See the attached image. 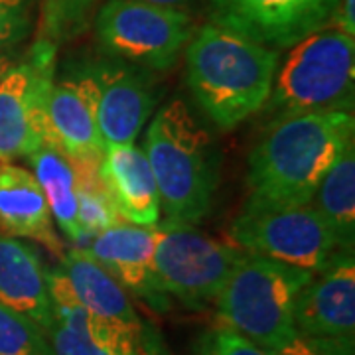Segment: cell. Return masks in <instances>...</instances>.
Segmentation results:
<instances>
[{"label": "cell", "mask_w": 355, "mask_h": 355, "mask_svg": "<svg viewBox=\"0 0 355 355\" xmlns=\"http://www.w3.org/2000/svg\"><path fill=\"white\" fill-rule=\"evenodd\" d=\"M355 144L349 111H312L270 123L249 156L251 205H304L320 180Z\"/></svg>", "instance_id": "cell-1"}, {"label": "cell", "mask_w": 355, "mask_h": 355, "mask_svg": "<svg viewBox=\"0 0 355 355\" xmlns=\"http://www.w3.org/2000/svg\"><path fill=\"white\" fill-rule=\"evenodd\" d=\"M279 69V51L227 28L202 26L186 46V81L193 101L221 130L265 107Z\"/></svg>", "instance_id": "cell-2"}, {"label": "cell", "mask_w": 355, "mask_h": 355, "mask_svg": "<svg viewBox=\"0 0 355 355\" xmlns=\"http://www.w3.org/2000/svg\"><path fill=\"white\" fill-rule=\"evenodd\" d=\"M142 150L168 219L196 225L209 216L219 184V154L186 103L172 99L158 109Z\"/></svg>", "instance_id": "cell-3"}, {"label": "cell", "mask_w": 355, "mask_h": 355, "mask_svg": "<svg viewBox=\"0 0 355 355\" xmlns=\"http://www.w3.org/2000/svg\"><path fill=\"white\" fill-rule=\"evenodd\" d=\"M354 95V36L326 26L292 46L261 111L268 125L326 109L352 113Z\"/></svg>", "instance_id": "cell-4"}, {"label": "cell", "mask_w": 355, "mask_h": 355, "mask_svg": "<svg viewBox=\"0 0 355 355\" xmlns=\"http://www.w3.org/2000/svg\"><path fill=\"white\" fill-rule=\"evenodd\" d=\"M312 272L243 253L229 272L216 306L223 326L275 352L296 334L294 304Z\"/></svg>", "instance_id": "cell-5"}, {"label": "cell", "mask_w": 355, "mask_h": 355, "mask_svg": "<svg viewBox=\"0 0 355 355\" xmlns=\"http://www.w3.org/2000/svg\"><path fill=\"white\" fill-rule=\"evenodd\" d=\"M233 245L257 257L296 266L312 275L330 265L343 251L312 203L304 205H251L229 229Z\"/></svg>", "instance_id": "cell-6"}, {"label": "cell", "mask_w": 355, "mask_h": 355, "mask_svg": "<svg viewBox=\"0 0 355 355\" xmlns=\"http://www.w3.org/2000/svg\"><path fill=\"white\" fill-rule=\"evenodd\" d=\"M156 233L154 270L166 296H174L188 308L216 302L229 272L245 251L205 235L193 223L168 217L158 221Z\"/></svg>", "instance_id": "cell-7"}, {"label": "cell", "mask_w": 355, "mask_h": 355, "mask_svg": "<svg viewBox=\"0 0 355 355\" xmlns=\"http://www.w3.org/2000/svg\"><path fill=\"white\" fill-rule=\"evenodd\" d=\"M193 32L188 12L139 0H107L95 16L103 53L153 71L172 69Z\"/></svg>", "instance_id": "cell-8"}, {"label": "cell", "mask_w": 355, "mask_h": 355, "mask_svg": "<svg viewBox=\"0 0 355 355\" xmlns=\"http://www.w3.org/2000/svg\"><path fill=\"white\" fill-rule=\"evenodd\" d=\"M60 263L89 312L81 334L85 340L107 355H158L156 338L137 314L127 291L87 249H69Z\"/></svg>", "instance_id": "cell-9"}, {"label": "cell", "mask_w": 355, "mask_h": 355, "mask_svg": "<svg viewBox=\"0 0 355 355\" xmlns=\"http://www.w3.org/2000/svg\"><path fill=\"white\" fill-rule=\"evenodd\" d=\"M58 46L36 40L24 60L0 79V162L28 158L51 142L48 101L55 81Z\"/></svg>", "instance_id": "cell-10"}, {"label": "cell", "mask_w": 355, "mask_h": 355, "mask_svg": "<svg viewBox=\"0 0 355 355\" xmlns=\"http://www.w3.org/2000/svg\"><path fill=\"white\" fill-rule=\"evenodd\" d=\"M340 0H209L211 24L270 50L292 48L330 26Z\"/></svg>", "instance_id": "cell-11"}, {"label": "cell", "mask_w": 355, "mask_h": 355, "mask_svg": "<svg viewBox=\"0 0 355 355\" xmlns=\"http://www.w3.org/2000/svg\"><path fill=\"white\" fill-rule=\"evenodd\" d=\"M83 67L97 87V119L105 148L135 142L158 103L150 71L107 53Z\"/></svg>", "instance_id": "cell-12"}, {"label": "cell", "mask_w": 355, "mask_h": 355, "mask_svg": "<svg viewBox=\"0 0 355 355\" xmlns=\"http://www.w3.org/2000/svg\"><path fill=\"white\" fill-rule=\"evenodd\" d=\"M48 127L55 144L73 164L99 166L105 144L97 119V87L83 64L53 81Z\"/></svg>", "instance_id": "cell-13"}, {"label": "cell", "mask_w": 355, "mask_h": 355, "mask_svg": "<svg viewBox=\"0 0 355 355\" xmlns=\"http://www.w3.org/2000/svg\"><path fill=\"white\" fill-rule=\"evenodd\" d=\"M294 328L298 334L312 338L354 342V251H343L326 268L312 275L296 298Z\"/></svg>", "instance_id": "cell-14"}, {"label": "cell", "mask_w": 355, "mask_h": 355, "mask_svg": "<svg viewBox=\"0 0 355 355\" xmlns=\"http://www.w3.org/2000/svg\"><path fill=\"white\" fill-rule=\"evenodd\" d=\"M156 239V225L123 221L93 237L87 251L125 291L137 294L154 310H166L168 296L158 286L154 270Z\"/></svg>", "instance_id": "cell-15"}, {"label": "cell", "mask_w": 355, "mask_h": 355, "mask_svg": "<svg viewBox=\"0 0 355 355\" xmlns=\"http://www.w3.org/2000/svg\"><path fill=\"white\" fill-rule=\"evenodd\" d=\"M99 178L123 221L154 227L160 221V198L146 154L135 142L107 146Z\"/></svg>", "instance_id": "cell-16"}, {"label": "cell", "mask_w": 355, "mask_h": 355, "mask_svg": "<svg viewBox=\"0 0 355 355\" xmlns=\"http://www.w3.org/2000/svg\"><path fill=\"white\" fill-rule=\"evenodd\" d=\"M0 231L6 237L40 243L60 261L65 253L38 180L12 162H0Z\"/></svg>", "instance_id": "cell-17"}, {"label": "cell", "mask_w": 355, "mask_h": 355, "mask_svg": "<svg viewBox=\"0 0 355 355\" xmlns=\"http://www.w3.org/2000/svg\"><path fill=\"white\" fill-rule=\"evenodd\" d=\"M46 272L48 268L34 247L0 235V304L24 314L48 331L53 316Z\"/></svg>", "instance_id": "cell-18"}, {"label": "cell", "mask_w": 355, "mask_h": 355, "mask_svg": "<svg viewBox=\"0 0 355 355\" xmlns=\"http://www.w3.org/2000/svg\"><path fill=\"white\" fill-rule=\"evenodd\" d=\"M32 174L50 207L51 219L71 241H81L77 225V174L73 162L55 144L44 142L28 156Z\"/></svg>", "instance_id": "cell-19"}, {"label": "cell", "mask_w": 355, "mask_h": 355, "mask_svg": "<svg viewBox=\"0 0 355 355\" xmlns=\"http://www.w3.org/2000/svg\"><path fill=\"white\" fill-rule=\"evenodd\" d=\"M312 205L334 231L343 249L354 251L355 243V144L336 160L320 180Z\"/></svg>", "instance_id": "cell-20"}, {"label": "cell", "mask_w": 355, "mask_h": 355, "mask_svg": "<svg viewBox=\"0 0 355 355\" xmlns=\"http://www.w3.org/2000/svg\"><path fill=\"white\" fill-rule=\"evenodd\" d=\"M73 168L77 174V225L81 241H85L123 223V217L103 186L99 166L73 164Z\"/></svg>", "instance_id": "cell-21"}, {"label": "cell", "mask_w": 355, "mask_h": 355, "mask_svg": "<svg viewBox=\"0 0 355 355\" xmlns=\"http://www.w3.org/2000/svg\"><path fill=\"white\" fill-rule=\"evenodd\" d=\"M97 0H42L40 38L62 44L76 38L93 18Z\"/></svg>", "instance_id": "cell-22"}, {"label": "cell", "mask_w": 355, "mask_h": 355, "mask_svg": "<svg viewBox=\"0 0 355 355\" xmlns=\"http://www.w3.org/2000/svg\"><path fill=\"white\" fill-rule=\"evenodd\" d=\"M0 355H53L48 331L24 314L0 304Z\"/></svg>", "instance_id": "cell-23"}, {"label": "cell", "mask_w": 355, "mask_h": 355, "mask_svg": "<svg viewBox=\"0 0 355 355\" xmlns=\"http://www.w3.org/2000/svg\"><path fill=\"white\" fill-rule=\"evenodd\" d=\"M196 355H272L265 347L247 340L227 326H214L203 331L196 345Z\"/></svg>", "instance_id": "cell-24"}, {"label": "cell", "mask_w": 355, "mask_h": 355, "mask_svg": "<svg viewBox=\"0 0 355 355\" xmlns=\"http://www.w3.org/2000/svg\"><path fill=\"white\" fill-rule=\"evenodd\" d=\"M36 0H0V50L22 42L34 26Z\"/></svg>", "instance_id": "cell-25"}, {"label": "cell", "mask_w": 355, "mask_h": 355, "mask_svg": "<svg viewBox=\"0 0 355 355\" xmlns=\"http://www.w3.org/2000/svg\"><path fill=\"white\" fill-rule=\"evenodd\" d=\"M272 355H354V342L312 338L304 334H294Z\"/></svg>", "instance_id": "cell-26"}, {"label": "cell", "mask_w": 355, "mask_h": 355, "mask_svg": "<svg viewBox=\"0 0 355 355\" xmlns=\"http://www.w3.org/2000/svg\"><path fill=\"white\" fill-rule=\"evenodd\" d=\"M48 336H50L53 355H107L83 336L67 330L58 322H51Z\"/></svg>", "instance_id": "cell-27"}, {"label": "cell", "mask_w": 355, "mask_h": 355, "mask_svg": "<svg viewBox=\"0 0 355 355\" xmlns=\"http://www.w3.org/2000/svg\"><path fill=\"white\" fill-rule=\"evenodd\" d=\"M330 24L347 36H355V0H340Z\"/></svg>", "instance_id": "cell-28"}, {"label": "cell", "mask_w": 355, "mask_h": 355, "mask_svg": "<svg viewBox=\"0 0 355 355\" xmlns=\"http://www.w3.org/2000/svg\"><path fill=\"white\" fill-rule=\"evenodd\" d=\"M139 2H146V4H154V6H162V8H170V10H180V12H188V10H191L200 0H139Z\"/></svg>", "instance_id": "cell-29"}, {"label": "cell", "mask_w": 355, "mask_h": 355, "mask_svg": "<svg viewBox=\"0 0 355 355\" xmlns=\"http://www.w3.org/2000/svg\"><path fill=\"white\" fill-rule=\"evenodd\" d=\"M14 65V60L4 50H0V79L6 76V71Z\"/></svg>", "instance_id": "cell-30"}]
</instances>
